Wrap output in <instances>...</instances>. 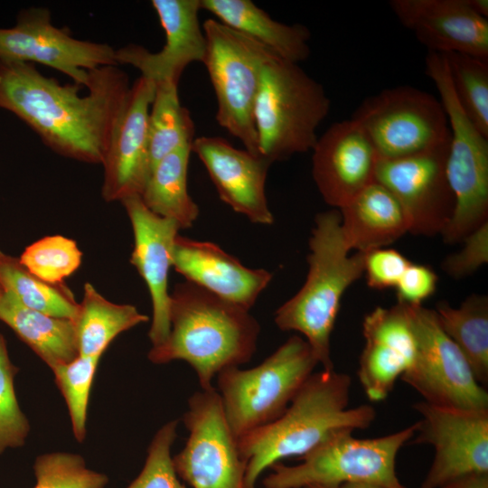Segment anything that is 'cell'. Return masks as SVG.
Wrapping results in <instances>:
<instances>
[{"label":"cell","instance_id":"6da1fadb","mask_svg":"<svg viewBox=\"0 0 488 488\" xmlns=\"http://www.w3.org/2000/svg\"><path fill=\"white\" fill-rule=\"evenodd\" d=\"M118 65L89 71L82 86L61 84L34 64L0 61V108L24 122L53 152L101 164L111 134L130 89Z\"/></svg>","mask_w":488,"mask_h":488},{"label":"cell","instance_id":"7a4b0ae2","mask_svg":"<svg viewBox=\"0 0 488 488\" xmlns=\"http://www.w3.org/2000/svg\"><path fill=\"white\" fill-rule=\"evenodd\" d=\"M169 323L167 338L152 346L148 360L155 364L187 362L202 389L212 388L213 379L224 369L249 362L260 333L249 310L189 281L176 284L170 293Z\"/></svg>","mask_w":488,"mask_h":488},{"label":"cell","instance_id":"3957f363","mask_svg":"<svg viewBox=\"0 0 488 488\" xmlns=\"http://www.w3.org/2000/svg\"><path fill=\"white\" fill-rule=\"evenodd\" d=\"M351 385L346 373L313 372L277 419L239 437L247 462L245 488H255L266 469L284 458L303 456L336 430L369 427L376 410L367 404L348 408Z\"/></svg>","mask_w":488,"mask_h":488},{"label":"cell","instance_id":"277c9868","mask_svg":"<svg viewBox=\"0 0 488 488\" xmlns=\"http://www.w3.org/2000/svg\"><path fill=\"white\" fill-rule=\"evenodd\" d=\"M309 250L306 279L277 308L274 321L281 331L302 334L323 370L333 371L331 335L343 296L363 274L364 253L349 254L337 209L315 215Z\"/></svg>","mask_w":488,"mask_h":488},{"label":"cell","instance_id":"5b68a950","mask_svg":"<svg viewBox=\"0 0 488 488\" xmlns=\"http://www.w3.org/2000/svg\"><path fill=\"white\" fill-rule=\"evenodd\" d=\"M330 107L322 84L299 64L271 53L262 67L253 113L259 155L272 164L312 150Z\"/></svg>","mask_w":488,"mask_h":488},{"label":"cell","instance_id":"8992f818","mask_svg":"<svg viewBox=\"0 0 488 488\" xmlns=\"http://www.w3.org/2000/svg\"><path fill=\"white\" fill-rule=\"evenodd\" d=\"M415 423L376 438H357L353 430L333 432L295 465L277 463L263 479L264 488L337 487L369 483L384 488H407L396 473L399 451L416 434Z\"/></svg>","mask_w":488,"mask_h":488},{"label":"cell","instance_id":"52a82bcc","mask_svg":"<svg viewBox=\"0 0 488 488\" xmlns=\"http://www.w3.org/2000/svg\"><path fill=\"white\" fill-rule=\"evenodd\" d=\"M317 364L305 339L293 335L251 369L220 371L216 389L234 436L239 439L277 419Z\"/></svg>","mask_w":488,"mask_h":488},{"label":"cell","instance_id":"ba28073f","mask_svg":"<svg viewBox=\"0 0 488 488\" xmlns=\"http://www.w3.org/2000/svg\"><path fill=\"white\" fill-rule=\"evenodd\" d=\"M425 71L436 87L450 128L446 167L455 209L441 235L446 243L454 244L488 221V137L459 105L445 57L427 52Z\"/></svg>","mask_w":488,"mask_h":488},{"label":"cell","instance_id":"9c48e42d","mask_svg":"<svg viewBox=\"0 0 488 488\" xmlns=\"http://www.w3.org/2000/svg\"><path fill=\"white\" fill-rule=\"evenodd\" d=\"M202 29L206 39L202 63L217 99L216 120L247 151L260 156L253 113L262 67L273 52L218 20H205Z\"/></svg>","mask_w":488,"mask_h":488},{"label":"cell","instance_id":"30bf717a","mask_svg":"<svg viewBox=\"0 0 488 488\" xmlns=\"http://www.w3.org/2000/svg\"><path fill=\"white\" fill-rule=\"evenodd\" d=\"M351 118L362 128L381 159L415 155L450 138L441 101L408 85L367 97Z\"/></svg>","mask_w":488,"mask_h":488},{"label":"cell","instance_id":"8fae6325","mask_svg":"<svg viewBox=\"0 0 488 488\" xmlns=\"http://www.w3.org/2000/svg\"><path fill=\"white\" fill-rule=\"evenodd\" d=\"M404 305L417 349L413 364L400 379L427 403L463 409H488L486 389L440 326L436 311L422 305Z\"/></svg>","mask_w":488,"mask_h":488},{"label":"cell","instance_id":"7c38bea8","mask_svg":"<svg viewBox=\"0 0 488 488\" xmlns=\"http://www.w3.org/2000/svg\"><path fill=\"white\" fill-rule=\"evenodd\" d=\"M183 421L189 436L173 456L178 476L192 488H245L247 462L214 387L189 398Z\"/></svg>","mask_w":488,"mask_h":488},{"label":"cell","instance_id":"4fadbf2b","mask_svg":"<svg viewBox=\"0 0 488 488\" xmlns=\"http://www.w3.org/2000/svg\"><path fill=\"white\" fill-rule=\"evenodd\" d=\"M413 408L421 420L408 443L435 449L419 488H442L467 474H488V409L441 407L424 400Z\"/></svg>","mask_w":488,"mask_h":488},{"label":"cell","instance_id":"5bb4252c","mask_svg":"<svg viewBox=\"0 0 488 488\" xmlns=\"http://www.w3.org/2000/svg\"><path fill=\"white\" fill-rule=\"evenodd\" d=\"M0 61L43 64L85 88L89 70L117 65L116 49L72 37L54 26L42 7L22 10L13 27L0 28Z\"/></svg>","mask_w":488,"mask_h":488},{"label":"cell","instance_id":"9a60e30c","mask_svg":"<svg viewBox=\"0 0 488 488\" xmlns=\"http://www.w3.org/2000/svg\"><path fill=\"white\" fill-rule=\"evenodd\" d=\"M449 141L415 155L378 160L375 181L398 200L414 235L441 234L452 218L455 197L446 167Z\"/></svg>","mask_w":488,"mask_h":488},{"label":"cell","instance_id":"2e32d148","mask_svg":"<svg viewBox=\"0 0 488 488\" xmlns=\"http://www.w3.org/2000/svg\"><path fill=\"white\" fill-rule=\"evenodd\" d=\"M155 84L140 76L131 84L102 161L101 195L106 202L140 196L152 166L148 114Z\"/></svg>","mask_w":488,"mask_h":488},{"label":"cell","instance_id":"e0dca14e","mask_svg":"<svg viewBox=\"0 0 488 488\" xmlns=\"http://www.w3.org/2000/svg\"><path fill=\"white\" fill-rule=\"evenodd\" d=\"M312 175L324 201L341 209L375 181L379 156L352 118L333 123L313 149Z\"/></svg>","mask_w":488,"mask_h":488},{"label":"cell","instance_id":"ac0fdd59","mask_svg":"<svg viewBox=\"0 0 488 488\" xmlns=\"http://www.w3.org/2000/svg\"><path fill=\"white\" fill-rule=\"evenodd\" d=\"M151 5L164 31V45L156 52L136 44L121 47L116 50L117 63L136 68L154 83L179 84L185 68L195 61L203 62L205 58L200 0H153Z\"/></svg>","mask_w":488,"mask_h":488},{"label":"cell","instance_id":"d6986e66","mask_svg":"<svg viewBox=\"0 0 488 488\" xmlns=\"http://www.w3.org/2000/svg\"><path fill=\"white\" fill-rule=\"evenodd\" d=\"M134 238L131 264L144 279L152 302L148 337L152 346L164 343L170 331L168 274L173 267L172 251L179 227L172 220L149 211L140 196L123 200Z\"/></svg>","mask_w":488,"mask_h":488},{"label":"cell","instance_id":"ffe728a7","mask_svg":"<svg viewBox=\"0 0 488 488\" xmlns=\"http://www.w3.org/2000/svg\"><path fill=\"white\" fill-rule=\"evenodd\" d=\"M389 5L428 52L488 59V19L467 0H390Z\"/></svg>","mask_w":488,"mask_h":488},{"label":"cell","instance_id":"44dd1931","mask_svg":"<svg viewBox=\"0 0 488 488\" xmlns=\"http://www.w3.org/2000/svg\"><path fill=\"white\" fill-rule=\"evenodd\" d=\"M192 152L204 164L221 201L253 223H274L266 196L271 165L267 159L238 149L219 136L194 138Z\"/></svg>","mask_w":488,"mask_h":488},{"label":"cell","instance_id":"7402d4cb","mask_svg":"<svg viewBox=\"0 0 488 488\" xmlns=\"http://www.w3.org/2000/svg\"><path fill=\"white\" fill-rule=\"evenodd\" d=\"M362 334L358 378L367 398L380 401L415 360L416 339L405 305L375 307L363 318Z\"/></svg>","mask_w":488,"mask_h":488},{"label":"cell","instance_id":"603a6c76","mask_svg":"<svg viewBox=\"0 0 488 488\" xmlns=\"http://www.w3.org/2000/svg\"><path fill=\"white\" fill-rule=\"evenodd\" d=\"M173 267L213 295L250 310L272 280L266 269L249 268L210 241L177 235L172 251Z\"/></svg>","mask_w":488,"mask_h":488},{"label":"cell","instance_id":"cb8c5ba5","mask_svg":"<svg viewBox=\"0 0 488 488\" xmlns=\"http://www.w3.org/2000/svg\"><path fill=\"white\" fill-rule=\"evenodd\" d=\"M345 242L357 252L385 248L408 232L406 215L395 196L374 181L339 209Z\"/></svg>","mask_w":488,"mask_h":488},{"label":"cell","instance_id":"d4e9b609","mask_svg":"<svg viewBox=\"0 0 488 488\" xmlns=\"http://www.w3.org/2000/svg\"><path fill=\"white\" fill-rule=\"evenodd\" d=\"M201 8L221 23L258 42L278 57L294 63L311 54L310 31L303 24H286L269 16L250 0H200Z\"/></svg>","mask_w":488,"mask_h":488},{"label":"cell","instance_id":"484cf974","mask_svg":"<svg viewBox=\"0 0 488 488\" xmlns=\"http://www.w3.org/2000/svg\"><path fill=\"white\" fill-rule=\"evenodd\" d=\"M0 321L51 370L79 356L74 321L29 309L6 291L0 298Z\"/></svg>","mask_w":488,"mask_h":488},{"label":"cell","instance_id":"4316f807","mask_svg":"<svg viewBox=\"0 0 488 488\" xmlns=\"http://www.w3.org/2000/svg\"><path fill=\"white\" fill-rule=\"evenodd\" d=\"M192 145L182 146L160 159L152 168L140 198L153 213L174 221L180 230L189 229L199 216L190 196L187 174Z\"/></svg>","mask_w":488,"mask_h":488},{"label":"cell","instance_id":"83f0119b","mask_svg":"<svg viewBox=\"0 0 488 488\" xmlns=\"http://www.w3.org/2000/svg\"><path fill=\"white\" fill-rule=\"evenodd\" d=\"M148 320L135 305L113 303L85 283L74 320L79 355L101 357L120 333Z\"/></svg>","mask_w":488,"mask_h":488},{"label":"cell","instance_id":"f1b7e54d","mask_svg":"<svg viewBox=\"0 0 488 488\" xmlns=\"http://www.w3.org/2000/svg\"><path fill=\"white\" fill-rule=\"evenodd\" d=\"M436 311L444 332L467 361L475 379L488 382V298L473 294L458 307L439 302Z\"/></svg>","mask_w":488,"mask_h":488},{"label":"cell","instance_id":"f546056e","mask_svg":"<svg viewBox=\"0 0 488 488\" xmlns=\"http://www.w3.org/2000/svg\"><path fill=\"white\" fill-rule=\"evenodd\" d=\"M148 114V144L151 166L169 153L194 139V124L188 109L181 105L178 84L158 82ZM152 170V169H151Z\"/></svg>","mask_w":488,"mask_h":488},{"label":"cell","instance_id":"4dcf8cb0","mask_svg":"<svg viewBox=\"0 0 488 488\" xmlns=\"http://www.w3.org/2000/svg\"><path fill=\"white\" fill-rule=\"evenodd\" d=\"M0 277L4 290L23 306L59 318L74 321L79 303L63 283L51 284L31 274L18 258L2 252Z\"/></svg>","mask_w":488,"mask_h":488},{"label":"cell","instance_id":"1f68e13d","mask_svg":"<svg viewBox=\"0 0 488 488\" xmlns=\"http://www.w3.org/2000/svg\"><path fill=\"white\" fill-rule=\"evenodd\" d=\"M441 54L459 105L479 132L488 137V59L460 52Z\"/></svg>","mask_w":488,"mask_h":488},{"label":"cell","instance_id":"d6a6232c","mask_svg":"<svg viewBox=\"0 0 488 488\" xmlns=\"http://www.w3.org/2000/svg\"><path fill=\"white\" fill-rule=\"evenodd\" d=\"M18 259L36 277L51 284H61L80 267L82 252L72 239L52 235L27 246Z\"/></svg>","mask_w":488,"mask_h":488},{"label":"cell","instance_id":"836d02e7","mask_svg":"<svg viewBox=\"0 0 488 488\" xmlns=\"http://www.w3.org/2000/svg\"><path fill=\"white\" fill-rule=\"evenodd\" d=\"M99 360V356L79 355L52 370L66 402L72 432L78 442H83L86 437L88 406Z\"/></svg>","mask_w":488,"mask_h":488},{"label":"cell","instance_id":"e575fe53","mask_svg":"<svg viewBox=\"0 0 488 488\" xmlns=\"http://www.w3.org/2000/svg\"><path fill=\"white\" fill-rule=\"evenodd\" d=\"M33 472V488H105L108 483V477L89 469L80 455L69 452L38 455Z\"/></svg>","mask_w":488,"mask_h":488},{"label":"cell","instance_id":"d590c367","mask_svg":"<svg viewBox=\"0 0 488 488\" xmlns=\"http://www.w3.org/2000/svg\"><path fill=\"white\" fill-rule=\"evenodd\" d=\"M18 369L10 360L5 337L0 333V455L8 448L21 447L30 431L14 390Z\"/></svg>","mask_w":488,"mask_h":488},{"label":"cell","instance_id":"8d00e7d4","mask_svg":"<svg viewBox=\"0 0 488 488\" xmlns=\"http://www.w3.org/2000/svg\"><path fill=\"white\" fill-rule=\"evenodd\" d=\"M178 420H170L155 434L140 474L127 488H185L174 469L172 446L177 436Z\"/></svg>","mask_w":488,"mask_h":488},{"label":"cell","instance_id":"74e56055","mask_svg":"<svg viewBox=\"0 0 488 488\" xmlns=\"http://www.w3.org/2000/svg\"><path fill=\"white\" fill-rule=\"evenodd\" d=\"M411 262L394 249L380 248L364 253L363 274L369 287L395 288Z\"/></svg>","mask_w":488,"mask_h":488},{"label":"cell","instance_id":"f35d334b","mask_svg":"<svg viewBox=\"0 0 488 488\" xmlns=\"http://www.w3.org/2000/svg\"><path fill=\"white\" fill-rule=\"evenodd\" d=\"M463 248L443 261L442 268L450 277H468L488 261V221L483 223L463 240Z\"/></svg>","mask_w":488,"mask_h":488},{"label":"cell","instance_id":"ab89813d","mask_svg":"<svg viewBox=\"0 0 488 488\" xmlns=\"http://www.w3.org/2000/svg\"><path fill=\"white\" fill-rule=\"evenodd\" d=\"M438 277L428 266L410 263L395 289L398 303L408 305H422L436 289Z\"/></svg>","mask_w":488,"mask_h":488},{"label":"cell","instance_id":"60d3db41","mask_svg":"<svg viewBox=\"0 0 488 488\" xmlns=\"http://www.w3.org/2000/svg\"><path fill=\"white\" fill-rule=\"evenodd\" d=\"M442 488H488V474H472L459 477Z\"/></svg>","mask_w":488,"mask_h":488},{"label":"cell","instance_id":"b9f144b4","mask_svg":"<svg viewBox=\"0 0 488 488\" xmlns=\"http://www.w3.org/2000/svg\"><path fill=\"white\" fill-rule=\"evenodd\" d=\"M471 8L479 15L488 18L487 0H467Z\"/></svg>","mask_w":488,"mask_h":488},{"label":"cell","instance_id":"7bdbcfd3","mask_svg":"<svg viewBox=\"0 0 488 488\" xmlns=\"http://www.w3.org/2000/svg\"><path fill=\"white\" fill-rule=\"evenodd\" d=\"M305 488H329V487L308 486ZM332 488H384V487L374 485V484H369V483H343L337 487H332Z\"/></svg>","mask_w":488,"mask_h":488},{"label":"cell","instance_id":"ee69618b","mask_svg":"<svg viewBox=\"0 0 488 488\" xmlns=\"http://www.w3.org/2000/svg\"><path fill=\"white\" fill-rule=\"evenodd\" d=\"M1 255H2V251L0 250V258H1ZM4 292H5V290H4L2 281H1V277H0V298L2 297Z\"/></svg>","mask_w":488,"mask_h":488}]
</instances>
